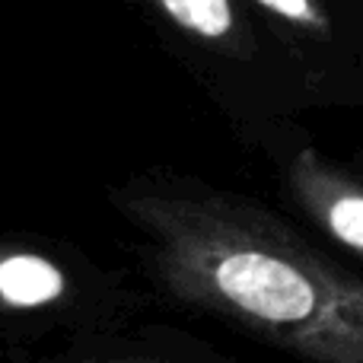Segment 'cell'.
<instances>
[{"mask_svg": "<svg viewBox=\"0 0 363 363\" xmlns=\"http://www.w3.org/2000/svg\"><path fill=\"white\" fill-rule=\"evenodd\" d=\"M166 10L176 16L185 29L201 35H223L230 29V4L226 0H163Z\"/></svg>", "mask_w": 363, "mask_h": 363, "instance_id": "3", "label": "cell"}, {"mask_svg": "<svg viewBox=\"0 0 363 363\" xmlns=\"http://www.w3.org/2000/svg\"><path fill=\"white\" fill-rule=\"evenodd\" d=\"M300 201L328 249L345 252L347 262L363 268V188L306 166L300 176Z\"/></svg>", "mask_w": 363, "mask_h": 363, "instance_id": "1", "label": "cell"}, {"mask_svg": "<svg viewBox=\"0 0 363 363\" xmlns=\"http://www.w3.org/2000/svg\"><path fill=\"white\" fill-rule=\"evenodd\" d=\"M264 6L277 10L281 16H290V19H309L313 10H309V0H262Z\"/></svg>", "mask_w": 363, "mask_h": 363, "instance_id": "4", "label": "cell"}, {"mask_svg": "<svg viewBox=\"0 0 363 363\" xmlns=\"http://www.w3.org/2000/svg\"><path fill=\"white\" fill-rule=\"evenodd\" d=\"M64 290L61 271L35 255H16L0 264V294L16 306H38Z\"/></svg>", "mask_w": 363, "mask_h": 363, "instance_id": "2", "label": "cell"}]
</instances>
